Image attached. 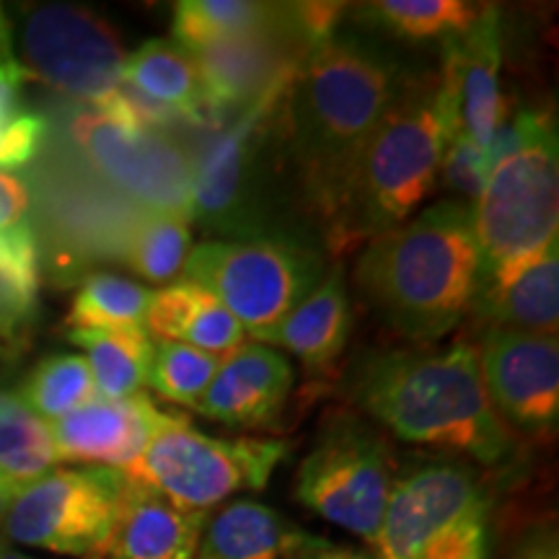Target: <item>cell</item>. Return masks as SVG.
Here are the masks:
<instances>
[{
  "label": "cell",
  "mask_w": 559,
  "mask_h": 559,
  "mask_svg": "<svg viewBox=\"0 0 559 559\" xmlns=\"http://www.w3.org/2000/svg\"><path fill=\"white\" fill-rule=\"evenodd\" d=\"M407 81L379 41L337 32L304 55L285 102L283 148L300 205L330 228L360 151Z\"/></svg>",
  "instance_id": "cell-1"
},
{
  "label": "cell",
  "mask_w": 559,
  "mask_h": 559,
  "mask_svg": "<svg viewBox=\"0 0 559 559\" xmlns=\"http://www.w3.org/2000/svg\"><path fill=\"white\" fill-rule=\"evenodd\" d=\"M347 394L358 409L404 443L430 445L498 466L513 432L487 400L477 347L389 349L355 362Z\"/></svg>",
  "instance_id": "cell-2"
},
{
  "label": "cell",
  "mask_w": 559,
  "mask_h": 559,
  "mask_svg": "<svg viewBox=\"0 0 559 559\" xmlns=\"http://www.w3.org/2000/svg\"><path fill=\"white\" fill-rule=\"evenodd\" d=\"M481 280L474 202L440 200L368 241L355 264L366 304L402 337L436 342L472 311Z\"/></svg>",
  "instance_id": "cell-3"
},
{
  "label": "cell",
  "mask_w": 559,
  "mask_h": 559,
  "mask_svg": "<svg viewBox=\"0 0 559 559\" xmlns=\"http://www.w3.org/2000/svg\"><path fill=\"white\" fill-rule=\"evenodd\" d=\"M445 143L440 75H407L355 160L337 215L324 230L332 254H345L409 221L436 190Z\"/></svg>",
  "instance_id": "cell-4"
},
{
  "label": "cell",
  "mask_w": 559,
  "mask_h": 559,
  "mask_svg": "<svg viewBox=\"0 0 559 559\" xmlns=\"http://www.w3.org/2000/svg\"><path fill=\"white\" fill-rule=\"evenodd\" d=\"M489 177L474 202L481 272L526 260L557 241L559 148L549 111L510 117L489 145Z\"/></svg>",
  "instance_id": "cell-5"
},
{
  "label": "cell",
  "mask_w": 559,
  "mask_h": 559,
  "mask_svg": "<svg viewBox=\"0 0 559 559\" xmlns=\"http://www.w3.org/2000/svg\"><path fill=\"white\" fill-rule=\"evenodd\" d=\"M288 453V440L215 438L166 412L145 451L122 474L140 492L158 495L174 508L210 513L234 495L267 487Z\"/></svg>",
  "instance_id": "cell-6"
},
{
  "label": "cell",
  "mask_w": 559,
  "mask_h": 559,
  "mask_svg": "<svg viewBox=\"0 0 559 559\" xmlns=\"http://www.w3.org/2000/svg\"><path fill=\"white\" fill-rule=\"evenodd\" d=\"M324 277V260L285 236L210 239L192 247L181 280L221 300L247 337L267 345L285 317Z\"/></svg>",
  "instance_id": "cell-7"
},
{
  "label": "cell",
  "mask_w": 559,
  "mask_h": 559,
  "mask_svg": "<svg viewBox=\"0 0 559 559\" xmlns=\"http://www.w3.org/2000/svg\"><path fill=\"white\" fill-rule=\"evenodd\" d=\"M373 559H487V498L456 461L396 472Z\"/></svg>",
  "instance_id": "cell-8"
},
{
  "label": "cell",
  "mask_w": 559,
  "mask_h": 559,
  "mask_svg": "<svg viewBox=\"0 0 559 559\" xmlns=\"http://www.w3.org/2000/svg\"><path fill=\"white\" fill-rule=\"evenodd\" d=\"M396 469L383 432L358 412L326 417L298 466L296 498L311 513L373 547L386 515Z\"/></svg>",
  "instance_id": "cell-9"
},
{
  "label": "cell",
  "mask_w": 559,
  "mask_h": 559,
  "mask_svg": "<svg viewBox=\"0 0 559 559\" xmlns=\"http://www.w3.org/2000/svg\"><path fill=\"white\" fill-rule=\"evenodd\" d=\"M296 73L280 79L257 102L210 128L190 156L194 221L221 234L254 236L267 151L283 135L285 102ZM260 236V234H257Z\"/></svg>",
  "instance_id": "cell-10"
},
{
  "label": "cell",
  "mask_w": 559,
  "mask_h": 559,
  "mask_svg": "<svg viewBox=\"0 0 559 559\" xmlns=\"http://www.w3.org/2000/svg\"><path fill=\"white\" fill-rule=\"evenodd\" d=\"M130 492V481L117 469L55 466L19 489L5 515L3 534L11 542L55 555L104 557Z\"/></svg>",
  "instance_id": "cell-11"
},
{
  "label": "cell",
  "mask_w": 559,
  "mask_h": 559,
  "mask_svg": "<svg viewBox=\"0 0 559 559\" xmlns=\"http://www.w3.org/2000/svg\"><path fill=\"white\" fill-rule=\"evenodd\" d=\"M16 60L26 79L91 107L122 86L128 55L99 13L70 3H41L21 16Z\"/></svg>",
  "instance_id": "cell-12"
},
{
  "label": "cell",
  "mask_w": 559,
  "mask_h": 559,
  "mask_svg": "<svg viewBox=\"0 0 559 559\" xmlns=\"http://www.w3.org/2000/svg\"><path fill=\"white\" fill-rule=\"evenodd\" d=\"M70 135L94 171L145 213L194 221L190 156L169 135L122 130L91 107L73 117Z\"/></svg>",
  "instance_id": "cell-13"
},
{
  "label": "cell",
  "mask_w": 559,
  "mask_h": 559,
  "mask_svg": "<svg viewBox=\"0 0 559 559\" xmlns=\"http://www.w3.org/2000/svg\"><path fill=\"white\" fill-rule=\"evenodd\" d=\"M477 358L487 400L500 423L528 438L555 436L559 423L557 334L487 330Z\"/></svg>",
  "instance_id": "cell-14"
},
{
  "label": "cell",
  "mask_w": 559,
  "mask_h": 559,
  "mask_svg": "<svg viewBox=\"0 0 559 559\" xmlns=\"http://www.w3.org/2000/svg\"><path fill=\"white\" fill-rule=\"evenodd\" d=\"M440 102L451 138H466L489 151L510 120L502 94V21L495 5H485L477 21L456 37L443 39Z\"/></svg>",
  "instance_id": "cell-15"
},
{
  "label": "cell",
  "mask_w": 559,
  "mask_h": 559,
  "mask_svg": "<svg viewBox=\"0 0 559 559\" xmlns=\"http://www.w3.org/2000/svg\"><path fill=\"white\" fill-rule=\"evenodd\" d=\"M306 52L309 50L293 37L285 3L283 19L272 29L218 41V45L192 52L198 62L210 128H218L239 115L280 79L296 73Z\"/></svg>",
  "instance_id": "cell-16"
},
{
  "label": "cell",
  "mask_w": 559,
  "mask_h": 559,
  "mask_svg": "<svg viewBox=\"0 0 559 559\" xmlns=\"http://www.w3.org/2000/svg\"><path fill=\"white\" fill-rule=\"evenodd\" d=\"M164 415L143 391L124 400L96 396L52 423L50 436L60 464L73 461L124 472L145 451Z\"/></svg>",
  "instance_id": "cell-17"
},
{
  "label": "cell",
  "mask_w": 559,
  "mask_h": 559,
  "mask_svg": "<svg viewBox=\"0 0 559 559\" xmlns=\"http://www.w3.org/2000/svg\"><path fill=\"white\" fill-rule=\"evenodd\" d=\"M293 381L296 373L283 353L251 342L221 360L192 409L234 428H270L288 402Z\"/></svg>",
  "instance_id": "cell-18"
},
{
  "label": "cell",
  "mask_w": 559,
  "mask_h": 559,
  "mask_svg": "<svg viewBox=\"0 0 559 559\" xmlns=\"http://www.w3.org/2000/svg\"><path fill=\"white\" fill-rule=\"evenodd\" d=\"M472 311L487 330L557 334L559 326V241L526 260L481 272Z\"/></svg>",
  "instance_id": "cell-19"
},
{
  "label": "cell",
  "mask_w": 559,
  "mask_h": 559,
  "mask_svg": "<svg viewBox=\"0 0 559 559\" xmlns=\"http://www.w3.org/2000/svg\"><path fill=\"white\" fill-rule=\"evenodd\" d=\"M353 332V306H349L347 283L337 262L324 272L321 283L285 317L272 345L288 349L311 373H324L345 353Z\"/></svg>",
  "instance_id": "cell-20"
},
{
  "label": "cell",
  "mask_w": 559,
  "mask_h": 559,
  "mask_svg": "<svg viewBox=\"0 0 559 559\" xmlns=\"http://www.w3.org/2000/svg\"><path fill=\"white\" fill-rule=\"evenodd\" d=\"M132 487V485H130ZM210 513L179 510L132 487L107 549L109 559H194Z\"/></svg>",
  "instance_id": "cell-21"
},
{
  "label": "cell",
  "mask_w": 559,
  "mask_h": 559,
  "mask_svg": "<svg viewBox=\"0 0 559 559\" xmlns=\"http://www.w3.org/2000/svg\"><path fill=\"white\" fill-rule=\"evenodd\" d=\"M122 83L145 99L171 109L194 128H210L198 62L174 39H148L124 60Z\"/></svg>",
  "instance_id": "cell-22"
},
{
  "label": "cell",
  "mask_w": 559,
  "mask_h": 559,
  "mask_svg": "<svg viewBox=\"0 0 559 559\" xmlns=\"http://www.w3.org/2000/svg\"><path fill=\"white\" fill-rule=\"evenodd\" d=\"M300 536L264 502L234 500L207 515L194 559H285Z\"/></svg>",
  "instance_id": "cell-23"
},
{
  "label": "cell",
  "mask_w": 559,
  "mask_h": 559,
  "mask_svg": "<svg viewBox=\"0 0 559 559\" xmlns=\"http://www.w3.org/2000/svg\"><path fill=\"white\" fill-rule=\"evenodd\" d=\"M68 340L86 353L96 394L104 400H124L148 381L156 342L145 326L122 330H70Z\"/></svg>",
  "instance_id": "cell-24"
},
{
  "label": "cell",
  "mask_w": 559,
  "mask_h": 559,
  "mask_svg": "<svg viewBox=\"0 0 559 559\" xmlns=\"http://www.w3.org/2000/svg\"><path fill=\"white\" fill-rule=\"evenodd\" d=\"M26 70L16 60L13 34L0 11V171H16L32 164L45 148L47 117L24 102Z\"/></svg>",
  "instance_id": "cell-25"
},
{
  "label": "cell",
  "mask_w": 559,
  "mask_h": 559,
  "mask_svg": "<svg viewBox=\"0 0 559 559\" xmlns=\"http://www.w3.org/2000/svg\"><path fill=\"white\" fill-rule=\"evenodd\" d=\"M283 19V3L254 0H181L174 5V41L198 52L218 41L272 29Z\"/></svg>",
  "instance_id": "cell-26"
},
{
  "label": "cell",
  "mask_w": 559,
  "mask_h": 559,
  "mask_svg": "<svg viewBox=\"0 0 559 559\" xmlns=\"http://www.w3.org/2000/svg\"><path fill=\"white\" fill-rule=\"evenodd\" d=\"M485 5L464 0H379L358 5V16L373 29L391 37L425 41L449 39L466 32L477 21Z\"/></svg>",
  "instance_id": "cell-27"
},
{
  "label": "cell",
  "mask_w": 559,
  "mask_h": 559,
  "mask_svg": "<svg viewBox=\"0 0 559 559\" xmlns=\"http://www.w3.org/2000/svg\"><path fill=\"white\" fill-rule=\"evenodd\" d=\"M58 464L50 425L34 415L19 394L0 389V472L26 485Z\"/></svg>",
  "instance_id": "cell-28"
},
{
  "label": "cell",
  "mask_w": 559,
  "mask_h": 559,
  "mask_svg": "<svg viewBox=\"0 0 559 559\" xmlns=\"http://www.w3.org/2000/svg\"><path fill=\"white\" fill-rule=\"evenodd\" d=\"M153 293L145 285L120 275H91L81 283L70 304L66 324L70 330H122L145 326Z\"/></svg>",
  "instance_id": "cell-29"
},
{
  "label": "cell",
  "mask_w": 559,
  "mask_h": 559,
  "mask_svg": "<svg viewBox=\"0 0 559 559\" xmlns=\"http://www.w3.org/2000/svg\"><path fill=\"white\" fill-rule=\"evenodd\" d=\"M21 402L47 425L68 417L83 404L96 400V383L83 355H50L26 376L19 391Z\"/></svg>",
  "instance_id": "cell-30"
},
{
  "label": "cell",
  "mask_w": 559,
  "mask_h": 559,
  "mask_svg": "<svg viewBox=\"0 0 559 559\" xmlns=\"http://www.w3.org/2000/svg\"><path fill=\"white\" fill-rule=\"evenodd\" d=\"M192 251V223L177 215L145 213L130 239L128 262L138 277L169 285L185 272Z\"/></svg>",
  "instance_id": "cell-31"
},
{
  "label": "cell",
  "mask_w": 559,
  "mask_h": 559,
  "mask_svg": "<svg viewBox=\"0 0 559 559\" xmlns=\"http://www.w3.org/2000/svg\"><path fill=\"white\" fill-rule=\"evenodd\" d=\"M218 366V358L185 345V342H156L145 383L160 400L194 407V402L205 394L207 383L213 381Z\"/></svg>",
  "instance_id": "cell-32"
},
{
  "label": "cell",
  "mask_w": 559,
  "mask_h": 559,
  "mask_svg": "<svg viewBox=\"0 0 559 559\" xmlns=\"http://www.w3.org/2000/svg\"><path fill=\"white\" fill-rule=\"evenodd\" d=\"M243 340H247V330L241 326V321L221 300H215L210 293H205L181 342L213 355V358L226 360L228 355H234L236 349L247 345Z\"/></svg>",
  "instance_id": "cell-33"
},
{
  "label": "cell",
  "mask_w": 559,
  "mask_h": 559,
  "mask_svg": "<svg viewBox=\"0 0 559 559\" xmlns=\"http://www.w3.org/2000/svg\"><path fill=\"white\" fill-rule=\"evenodd\" d=\"M202 296H205V290L194 283H187V280H179V283L153 293L148 313H145V332L158 342H181Z\"/></svg>",
  "instance_id": "cell-34"
},
{
  "label": "cell",
  "mask_w": 559,
  "mask_h": 559,
  "mask_svg": "<svg viewBox=\"0 0 559 559\" xmlns=\"http://www.w3.org/2000/svg\"><path fill=\"white\" fill-rule=\"evenodd\" d=\"M489 169H492L489 153L477 148L472 140L456 135L445 143L438 181H443L456 194V200L477 202L481 190H485Z\"/></svg>",
  "instance_id": "cell-35"
},
{
  "label": "cell",
  "mask_w": 559,
  "mask_h": 559,
  "mask_svg": "<svg viewBox=\"0 0 559 559\" xmlns=\"http://www.w3.org/2000/svg\"><path fill=\"white\" fill-rule=\"evenodd\" d=\"M39 280L0 270V345H13L24 337L37 313Z\"/></svg>",
  "instance_id": "cell-36"
},
{
  "label": "cell",
  "mask_w": 559,
  "mask_h": 559,
  "mask_svg": "<svg viewBox=\"0 0 559 559\" xmlns=\"http://www.w3.org/2000/svg\"><path fill=\"white\" fill-rule=\"evenodd\" d=\"M26 210H29V192L13 179L11 174L0 171V226H13V223L26 221Z\"/></svg>",
  "instance_id": "cell-37"
},
{
  "label": "cell",
  "mask_w": 559,
  "mask_h": 559,
  "mask_svg": "<svg viewBox=\"0 0 559 559\" xmlns=\"http://www.w3.org/2000/svg\"><path fill=\"white\" fill-rule=\"evenodd\" d=\"M510 559H559V542L555 526L531 528L521 536Z\"/></svg>",
  "instance_id": "cell-38"
},
{
  "label": "cell",
  "mask_w": 559,
  "mask_h": 559,
  "mask_svg": "<svg viewBox=\"0 0 559 559\" xmlns=\"http://www.w3.org/2000/svg\"><path fill=\"white\" fill-rule=\"evenodd\" d=\"M288 559H373L368 555H360V551L337 547V544L311 539V536H300L296 547L288 551Z\"/></svg>",
  "instance_id": "cell-39"
},
{
  "label": "cell",
  "mask_w": 559,
  "mask_h": 559,
  "mask_svg": "<svg viewBox=\"0 0 559 559\" xmlns=\"http://www.w3.org/2000/svg\"><path fill=\"white\" fill-rule=\"evenodd\" d=\"M21 487H24L21 481L9 477L5 472H0V528H3L5 515H9V510L13 506V500H16Z\"/></svg>",
  "instance_id": "cell-40"
},
{
  "label": "cell",
  "mask_w": 559,
  "mask_h": 559,
  "mask_svg": "<svg viewBox=\"0 0 559 559\" xmlns=\"http://www.w3.org/2000/svg\"><path fill=\"white\" fill-rule=\"evenodd\" d=\"M0 559H32V557H26V555H19V551H13V549H5V547H0Z\"/></svg>",
  "instance_id": "cell-41"
},
{
  "label": "cell",
  "mask_w": 559,
  "mask_h": 559,
  "mask_svg": "<svg viewBox=\"0 0 559 559\" xmlns=\"http://www.w3.org/2000/svg\"><path fill=\"white\" fill-rule=\"evenodd\" d=\"M0 228H3V226H0Z\"/></svg>",
  "instance_id": "cell-42"
}]
</instances>
